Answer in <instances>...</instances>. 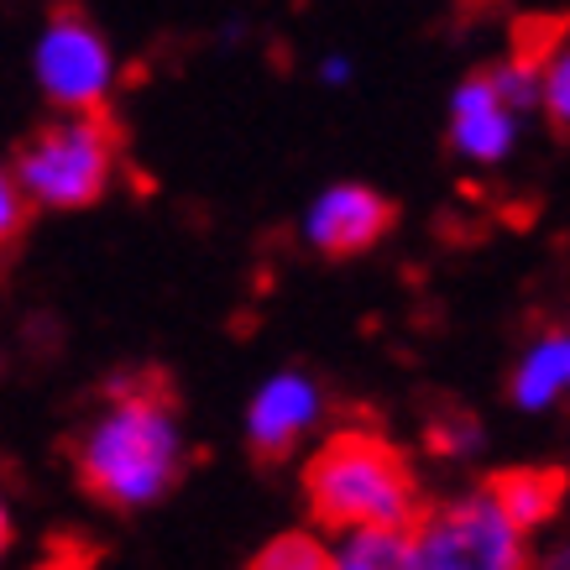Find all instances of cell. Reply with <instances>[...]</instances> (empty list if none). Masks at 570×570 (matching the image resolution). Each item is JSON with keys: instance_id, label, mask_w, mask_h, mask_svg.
<instances>
[{"instance_id": "obj_1", "label": "cell", "mask_w": 570, "mask_h": 570, "mask_svg": "<svg viewBox=\"0 0 570 570\" xmlns=\"http://www.w3.org/2000/svg\"><path fill=\"white\" fill-rule=\"evenodd\" d=\"M105 393L110 409L79 440L73 466L95 502L116 513H137L178 482V397L163 372H126Z\"/></svg>"}, {"instance_id": "obj_2", "label": "cell", "mask_w": 570, "mask_h": 570, "mask_svg": "<svg viewBox=\"0 0 570 570\" xmlns=\"http://www.w3.org/2000/svg\"><path fill=\"white\" fill-rule=\"evenodd\" d=\"M314 519L325 529H362V523H414L419 519V487L414 471L377 434L346 430L330 434L304 476Z\"/></svg>"}, {"instance_id": "obj_3", "label": "cell", "mask_w": 570, "mask_h": 570, "mask_svg": "<svg viewBox=\"0 0 570 570\" xmlns=\"http://www.w3.org/2000/svg\"><path fill=\"white\" fill-rule=\"evenodd\" d=\"M116 163V126L100 110H85L79 121L42 126L17 153V184L32 194L42 209H85L95 205L110 184Z\"/></svg>"}, {"instance_id": "obj_4", "label": "cell", "mask_w": 570, "mask_h": 570, "mask_svg": "<svg viewBox=\"0 0 570 570\" xmlns=\"http://www.w3.org/2000/svg\"><path fill=\"white\" fill-rule=\"evenodd\" d=\"M513 570L523 566V529L492 492L461 498L450 508H419L414 519V570Z\"/></svg>"}, {"instance_id": "obj_5", "label": "cell", "mask_w": 570, "mask_h": 570, "mask_svg": "<svg viewBox=\"0 0 570 570\" xmlns=\"http://www.w3.org/2000/svg\"><path fill=\"white\" fill-rule=\"evenodd\" d=\"M37 85L63 110H100L110 95V48L73 11H52V27L37 42Z\"/></svg>"}, {"instance_id": "obj_6", "label": "cell", "mask_w": 570, "mask_h": 570, "mask_svg": "<svg viewBox=\"0 0 570 570\" xmlns=\"http://www.w3.org/2000/svg\"><path fill=\"white\" fill-rule=\"evenodd\" d=\"M393 225V205L372 194L366 184H335L314 199L304 236L320 257H362L366 246H377Z\"/></svg>"}, {"instance_id": "obj_7", "label": "cell", "mask_w": 570, "mask_h": 570, "mask_svg": "<svg viewBox=\"0 0 570 570\" xmlns=\"http://www.w3.org/2000/svg\"><path fill=\"white\" fill-rule=\"evenodd\" d=\"M314 409V382L298 372H277L273 382H262V393L252 397V414H246V440L257 461H283L298 445V434L309 430Z\"/></svg>"}, {"instance_id": "obj_8", "label": "cell", "mask_w": 570, "mask_h": 570, "mask_svg": "<svg viewBox=\"0 0 570 570\" xmlns=\"http://www.w3.org/2000/svg\"><path fill=\"white\" fill-rule=\"evenodd\" d=\"M450 141L455 153L476 157V163H498L513 147V105L498 95L492 73H471L466 85L455 89L450 100Z\"/></svg>"}, {"instance_id": "obj_9", "label": "cell", "mask_w": 570, "mask_h": 570, "mask_svg": "<svg viewBox=\"0 0 570 570\" xmlns=\"http://www.w3.org/2000/svg\"><path fill=\"white\" fill-rule=\"evenodd\" d=\"M487 492L502 502V513L519 523V529H539L544 519H554V508L566 498V471L560 466H519V471H498Z\"/></svg>"}, {"instance_id": "obj_10", "label": "cell", "mask_w": 570, "mask_h": 570, "mask_svg": "<svg viewBox=\"0 0 570 570\" xmlns=\"http://www.w3.org/2000/svg\"><path fill=\"white\" fill-rule=\"evenodd\" d=\"M560 393H570V335L539 341L513 372V403L519 409H550Z\"/></svg>"}, {"instance_id": "obj_11", "label": "cell", "mask_w": 570, "mask_h": 570, "mask_svg": "<svg viewBox=\"0 0 570 570\" xmlns=\"http://www.w3.org/2000/svg\"><path fill=\"white\" fill-rule=\"evenodd\" d=\"M335 566L346 570H397L414 566V523H362L335 550Z\"/></svg>"}, {"instance_id": "obj_12", "label": "cell", "mask_w": 570, "mask_h": 570, "mask_svg": "<svg viewBox=\"0 0 570 570\" xmlns=\"http://www.w3.org/2000/svg\"><path fill=\"white\" fill-rule=\"evenodd\" d=\"M570 32L566 17H519L513 21V58L529 63V69H544L554 52H560V37Z\"/></svg>"}, {"instance_id": "obj_13", "label": "cell", "mask_w": 570, "mask_h": 570, "mask_svg": "<svg viewBox=\"0 0 570 570\" xmlns=\"http://www.w3.org/2000/svg\"><path fill=\"white\" fill-rule=\"evenodd\" d=\"M252 566L257 570H325V566H335V554L309 534H277Z\"/></svg>"}, {"instance_id": "obj_14", "label": "cell", "mask_w": 570, "mask_h": 570, "mask_svg": "<svg viewBox=\"0 0 570 570\" xmlns=\"http://www.w3.org/2000/svg\"><path fill=\"white\" fill-rule=\"evenodd\" d=\"M487 73H492L498 95L513 105V110H529V105L544 100V79H539V69H529V63H519V58L502 63V69H487Z\"/></svg>"}, {"instance_id": "obj_15", "label": "cell", "mask_w": 570, "mask_h": 570, "mask_svg": "<svg viewBox=\"0 0 570 570\" xmlns=\"http://www.w3.org/2000/svg\"><path fill=\"white\" fill-rule=\"evenodd\" d=\"M434 455H461V450L476 445V419L466 414H450V419H430V430H424Z\"/></svg>"}, {"instance_id": "obj_16", "label": "cell", "mask_w": 570, "mask_h": 570, "mask_svg": "<svg viewBox=\"0 0 570 570\" xmlns=\"http://www.w3.org/2000/svg\"><path fill=\"white\" fill-rule=\"evenodd\" d=\"M544 110H550L554 131H570V52L566 58L554 52V63L544 69Z\"/></svg>"}, {"instance_id": "obj_17", "label": "cell", "mask_w": 570, "mask_h": 570, "mask_svg": "<svg viewBox=\"0 0 570 570\" xmlns=\"http://www.w3.org/2000/svg\"><path fill=\"white\" fill-rule=\"evenodd\" d=\"M27 199H32V194L17 184V174L0 184V230H6V236H17L21 225H27V215H32V205H27Z\"/></svg>"}, {"instance_id": "obj_18", "label": "cell", "mask_w": 570, "mask_h": 570, "mask_svg": "<svg viewBox=\"0 0 570 570\" xmlns=\"http://www.w3.org/2000/svg\"><path fill=\"white\" fill-rule=\"evenodd\" d=\"M346 63H341V58H330V63H325V79H330V85H346Z\"/></svg>"}]
</instances>
